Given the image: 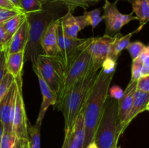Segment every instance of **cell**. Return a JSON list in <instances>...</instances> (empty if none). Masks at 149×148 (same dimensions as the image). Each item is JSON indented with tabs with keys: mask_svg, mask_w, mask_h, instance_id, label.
<instances>
[{
	"mask_svg": "<svg viewBox=\"0 0 149 148\" xmlns=\"http://www.w3.org/2000/svg\"><path fill=\"white\" fill-rule=\"evenodd\" d=\"M132 12L141 25H145L149 19V1L147 0H130Z\"/></svg>",
	"mask_w": 149,
	"mask_h": 148,
	"instance_id": "44dd1931",
	"label": "cell"
},
{
	"mask_svg": "<svg viewBox=\"0 0 149 148\" xmlns=\"http://www.w3.org/2000/svg\"><path fill=\"white\" fill-rule=\"evenodd\" d=\"M115 148H121V147H115Z\"/></svg>",
	"mask_w": 149,
	"mask_h": 148,
	"instance_id": "f6af8a7d",
	"label": "cell"
},
{
	"mask_svg": "<svg viewBox=\"0 0 149 148\" xmlns=\"http://www.w3.org/2000/svg\"><path fill=\"white\" fill-rule=\"evenodd\" d=\"M20 7L26 15L43 10V4L39 0H20Z\"/></svg>",
	"mask_w": 149,
	"mask_h": 148,
	"instance_id": "cb8c5ba5",
	"label": "cell"
},
{
	"mask_svg": "<svg viewBox=\"0 0 149 148\" xmlns=\"http://www.w3.org/2000/svg\"><path fill=\"white\" fill-rule=\"evenodd\" d=\"M143 26L144 25H141L138 29L135 30L134 31L130 32V33L127 34L126 36H122L121 33H116V37L114 41L112 44L110 52H109L108 57H110L112 59H113V60L117 61L119 55L122 53V51L126 49L128 45L130 44V39L132 36L134 35V33H138L142 29Z\"/></svg>",
	"mask_w": 149,
	"mask_h": 148,
	"instance_id": "d6986e66",
	"label": "cell"
},
{
	"mask_svg": "<svg viewBox=\"0 0 149 148\" xmlns=\"http://www.w3.org/2000/svg\"><path fill=\"white\" fill-rule=\"evenodd\" d=\"M85 148H97V145L95 144V141L93 140V142L89 143L88 145L86 146Z\"/></svg>",
	"mask_w": 149,
	"mask_h": 148,
	"instance_id": "b9f144b4",
	"label": "cell"
},
{
	"mask_svg": "<svg viewBox=\"0 0 149 148\" xmlns=\"http://www.w3.org/2000/svg\"><path fill=\"white\" fill-rule=\"evenodd\" d=\"M4 133V127H3V124L0 121V142H1V137H2V134Z\"/></svg>",
	"mask_w": 149,
	"mask_h": 148,
	"instance_id": "7bdbcfd3",
	"label": "cell"
},
{
	"mask_svg": "<svg viewBox=\"0 0 149 148\" xmlns=\"http://www.w3.org/2000/svg\"><path fill=\"white\" fill-rule=\"evenodd\" d=\"M15 82V78L10 73L7 72L0 81V101L5 96L11 86Z\"/></svg>",
	"mask_w": 149,
	"mask_h": 148,
	"instance_id": "4316f807",
	"label": "cell"
},
{
	"mask_svg": "<svg viewBox=\"0 0 149 148\" xmlns=\"http://www.w3.org/2000/svg\"><path fill=\"white\" fill-rule=\"evenodd\" d=\"M0 7H1V8L7 9V10H19L13 3L10 2L9 0H0ZM19 11H20V10H19Z\"/></svg>",
	"mask_w": 149,
	"mask_h": 148,
	"instance_id": "74e56055",
	"label": "cell"
},
{
	"mask_svg": "<svg viewBox=\"0 0 149 148\" xmlns=\"http://www.w3.org/2000/svg\"><path fill=\"white\" fill-rule=\"evenodd\" d=\"M60 20L63 33L71 38H77L79 32L89 26L84 15L75 17L73 15L72 12L68 10L66 14L61 17Z\"/></svg>",
	"mask_w": 149,
	"mask_h": 148,
	"instance_id": "4fadbf2b",
	"label": "cell"
},
{
	"mask_svg": "<svg viewBox=\"0 0 149 148\" xmlns=\"http://www.w3.org/2000/svg\"><path fill=\"white\" fill-rule=\"evenodd\" d=\"M77 7H81V8L87 9L90 5H94L96 3L99 1V0H73Z\"/></svg>",
	"mask_w": 149,
	"mask_h": 148,
	"instance_id": "d590c367",
	"label": "cell"
},
{
	"mask_svg": "<svg viewBox=\"0 0 149 148\" xmlns=\"http://www.w3.org/2000/svg\"><path fill=\"white\" fill-rule=\"evenodd\" d=\"M100 70L91 69L81 77L54 108L63 113L65 120V135L68 134L83 109L89 93L97 78Z\"/></svg>",
	"mask_w": 149,
	"mask_h": 148,
	"instance_id": "7a4b0ae2",
	"label": "cell"
},
{
	"mask_svg": "<svg viewBox=\"0 0 149 148\" xmlns=\"http://www.w3.org/2000/svg\"><path fill=\"white\" fill-rule=\"evenodd\" d=\"M28 145L29 148H40V128L28 123Z\"/></svg>",
	"mask_w": 149,
	"mask_h": 148,
	"instance_id": "603a6c76",
	"label": "cell"
},
{
	"mask_svg": "<svg viewBox=\"0 0 149 148\" xmlns=\"http://www.w3.org/2000/svg\"><path fill=\"white\" fill-rule=\"evenodd\" d=\"M147 1H149V0H147Z\"/></svg>",
	"mask_w": 149,
	"mask_h": 148,
	"instance_id": "7dc6e473",
	"label": "cell"
},
{
	"mask_svg": "<svg viewBox=\"0 0 149 148\" xmlns=\"http://www.w3.org/2000/svg\"><path fill=\"white\" fill-rule=\"evenodd\" d=\"M136 91V81H130L124 91L123 96L118 100V113L121 123L126 119L133 102L134 95Z\"/></svg>",
	"mask_w": 149,
	"mask_h": 148,
	"instance_id": "ac0fdd59",
	"label": "cell"
},
{
	"mask_svg": "<svg viewBox=\"0 0 149 148\" xmlns=\"http://www.w3.org/2000/svg\"><path fill=\"white\" fill-rule=\"evenodd\" d=\"M26 19H27L26 15L23 12H20L12 17L7 21L3 23V27L4 28L6 31L10 36H13L18 30V28L21 26V25L26 21Z\"/></svg>",
	"mask_w": 149,
	"mask_h": 148,
	"instance_id": "7402d4cb",
	"label": "cell"
},
{
	"mask_svg": "<svg viewBox=\"0 0 149 148\" xmlns=\"http://www.w3.org/2000/svg\"><path fill=\"white\" fill-rule=\"evenodd\" d=\"M17 140V136L14 132L4 131L0 142V148H13Z\"/></svg>",
	"mask_w": 149,
	"mask_h": 148,
	"instance_id": "484cf974",
	"label": "cell"
},
{
	"mask_svg": "<svg viewBox=\"0 0 149 148\" xmlns=\"http://www.w3.org/2000/svg\"><path fill=\"white\" fill-rule=\"evenodd\" d=\"M17 86L15 81L0 101V121L3 124L4 131H13V119L15 106Z\"/></svg>",
	"mask_w": 149,
	"mask_h": 148,
	"instance_id": "8fae6325",
	"label": "cell"
},
{
	"mask_svg": "<svg viewBox=\"0 0 149 148\" xmlns=\"http://www.w3.org/2000/svg\"><path fill=\"white\" fill-rule=\"evenodd\" d=\"M146 47V46L142 42L134 41L132 43H130V44L127 47V49L130 55L132 60H134L141 55V54L142 53Z\"/></svg>",
	"mask_w": 149,
	"mask_h": 148,
	"instance_id": "83f0119b",
	"label": "cell"
},
{
	"mask_svg": "<svg viewBox=\"0 0 149 148\" xmlns=\"http://www.w3.org/2000/svg\"><path fill=\"white\" fill-rule=\"evenodd\" d=\"M124 91L120 86L117 85H113L109 89V96L111 98H113L114 100H119L122 98L123 96Z\"/></svg>",
	"mask_w": 149,
	"mask_h": 148,
	"instance_id": "836d02e7",
	"label": "cell"
},
{
	"mask_svg": "<svg viewBox=\"0 0 149 148\" xmlns=\"http://www.w3.org/2000/svg\"><path fill=\"white\" fill-rule=\"evenodd\" d=\"M13 148H29L27 139H17Z\"/></svg>",
	"mask_w": 149,
	"mask_h": 148,
	"instance_id": "f35d334b",
	"label": "cell"
},
{
	"mask_svg": "<svg viewBox=\"0 0 149 148\" xmlns=\"http://www.w3.org/2000/svg\"><path fill=\"white\" fill-rule=\"evenodd\" d=\"M143 62L138 57L137 59L132 60V68H131V80L132 81H137L141 77Z\"/></svg>",
	"mask_w": 149,
	"mask_h": 148,
	"instance_id": "f1b7e54d",
	"label": "cell"
},
{
	"mask_svg": "<svg viewBox=\"0 0 149 148\" xmlns=\"http://www.w3.org/2000/svg\"><path fill=\"white\" fill-rule=\"evenodd\" d=\"M149 110V93L143 92L136 89L130 110L126 119L122 123L124 130L127 128L132 120L140 113Z\"/></svg>",
	"mask_w": 149,
	"mask_h": 148,
	"instance_id": "2e32d148",
	"label": "cell"
},
{
	"mask_svg": "<svg viewBox=\"0 0 149 148\" xmlns=\"http://www.w3.org/2000/svg\"><path fill=\"white\" fill-rule=\"evenodd\" d=\"M116 62L111 58L107 57L104 61H103V64H102L101 69L103 70V72L105 73H114L116 71Z\"/></svg>",
	"mask_w": 149,
	"mask_h": 148,
	"instance_id": "f546056e",
	"label": "cell"
},
{
	"mask_svg": "<svg viewBox=\"0 0 149 148\" xmlns=\"http://www.w3.org/2000/svg\"><path fill=\"white\" fill-rule=\"evenodd\" d=\"M118 113V100L108 96L94 136L97 148H115L124 133Z\"/></svg>",
	"mask_w": 149,
	"mask_h": 148,
	"instance_id": "3957f363",
	"label": "cell"
},
{
	"mask_svg": "<svg viewBox=\"0 0 149 148\" xmlns=\"http://www.w3.org/2000/svg\"><path fill=\"white\" fill-rule=\"evenodd\" d=\"M29 26L27 19L12 36L7 47V54L25 51L29 39Z\"/></svg>",
	"mask_w": 149,
	"mask_h": 148,
	"instance_id": "e0dca14e",
	"label": "cell"
},
{
	"mask_svg": "<svg viewBox=\"0 0 149 148\" xmlns=\"http://www.w3.org/2000/svg\"><path fill=\"white\" fill-rule=\"evenodd\" d=\"M83 15L85 17L89 26H91L93 29L98 26L99 23L103 20L100 9H95V10H91L90 12L84 11Z\"/></svg>",
	"mask_w": 149,
	"mask_h": 148,
	"instance_id": "d4e9b609",
	"label": "cell"
},
{
	"mask_svg": "<svg viewBox=\"0 0 149 148\" xmlns=\"http://www.w3.org/2000/svg\"><path fill=\"white\" fill-rule=\"evenodd\" d=\"M9 1H10V2L13 3V4H14V5L19 10H20V11L22 12L21 9H20V0H9Z\"/></svg>",
	"mask_w": 149,
	"mask_h": 148,
	"instance_id": "60d3db41",
	"label": "cell"
},
{
	"mask_svg": "<svg viewBox=\"0 0 149 148\" xmlns=\"http://www.w3.org/2000/svg\"><path fill=\"white\" fill-rule=\"evenodd\" d=\"M25 51L7 54L6 58V67L7 72L10 73L15 80L22 78Z\"/></svg>",
	"mask_w": 149,
	"mask_h": 148,
	"instance_id": "ffe728a7",
	"label": "cell"
},
{
	"mask_svg": "<svg viewBox=\"0 0 149 148\" xmlns=\"http://www.w3.org/2000/svg\"><path fill=\"white\" fill-rule=\"evenodd\" d=\"M60 18L52 22L47 26L42 36L41 39V46L43 55L47 56L59 55V48L58 44V27L60 24Z\"/></svg>",
	"mask_w": 149,
	"mask_h": 148,
	"instance_id": "5bb4252c",
	"label": "cell"
},
{
	"mask_svg": "<svg viewBox=\"0 0 149 148\" xmlns=\"http://www.w3.org/2000/svg\"><path fill=\"white\" fill-rule=\"evenodd\" d=\"M32 68H33V71H34L35 74H36L38 78L39 86H40L41 92H42V104H41L40 110H39L37 120H36V123L34 124L36 126L40 128L41 126H42V120H43V118H45V113H46L48 107L50 105L54 106L55 102H56L57 94L54 92L51 89L50 87L47 85V84L44 80L43 77L42 76L39 70H38V68H36V66L34 64H32Z\"/></svg>",
	"mask_w": 149,
	"mask_h": 148,
	"instance_id": "7c38bea8",
	"label": "cell"
},
{
	"mask_svg": "<svg viewBox=\"0 0 149 148\" xmlns=\"http://www.w3.org/2000/svg\"><path fill=\"white\" fill-rule=\"evenodd\" d=\"M57 12L52 10H43L26 15L29 22V39L25 49L24 61L31 60L36 64L38 57L43 55L41 39L47 26L57 20ZM60 18V17H59Z\"/></svg>",
	"mask_w": 149,
	"mask_h": 148,
	"instance_id": "277c9868",
	"label": "cell"
},
{
	"mask_svg": "<svg viewBox=\"0 0 149 148\" xmlns=\"http://www.w3.org/2000/svg\"><path fill=\"white\" fill-rule=\"evenodd\" d=\"M119 0H116L113 3L109 0H105L103 7V20L106 24V35L113 36L120 31L124 26L129 23L132 20H137L136 17L133 16V12L130 14H122L118 10L116 4Z\"/></svg>",
	"mask_w": 149,
	"mask_h": 148,
	"instance_id": "ba28073f",
	"label": "cell"
},
{
	"mask_svg": "<svg viewBox=\"0 0 149 148\" xmlns=\"http://www.w3.org/2000/svg\"><path fill=\"white\" fill-rule=\"evenodd\" d=\"M68 2H69V4H70V8L68 10H70V11H71V12L74 11V10L77 7V4L74 3V1H73V0H68Z\"/></svg>",
	"mask_w": 149,
	"mask_h": 148,
	"instance_id": "ab89813d",
	"label": "cell"
},
{
	"mask_svg": "<svg viewBox=\"0 0 149 148\" xmlns=\"http://www.w3.org/2000/svg\"><path fill=\"white\" fill-rule=\"evenodd\" d=\"M22 12L19 10H12L0 7V24H3L13 16L19 14Z\"/></svg>",
	"mask_w": 149,
	"mask_h": 148,
	"instance_id": "4dcf8cb0",
	"label": "cell"
},
{
	"mask_svg": "<svg viewBox=\"0 0 149 148\" xmlns=\"http://www.w3.org/2000/svg\"><path fill=\"white\" fill-rule=\"evenodd\" d=\"M34 65L47 85L58 94L65 74V68L62 59L59 56L40 55Z\"/></svg>",
	"mask_w": 149,
	"mask_h": 148,
	"instance_id": "8992f818",
	"label": "cell"
},
{
	"mask_svg": "<svg viewBox=\"0 0 149 148\" xmlns=\"http://www.w3.org/2000/svg\"><path fill=\"white\" fill-rule=\"evenodd\" d=\"M12 36H10L4 28L3 27L2 24H0V43L5 47H8L9 43L11 40Z\"/></svg>",
	"mask_w": 149,
	"mask_h": 148,
	"instance_id": "e575fe53",
	"label": "cell"
},
{
	"mask_svg": "<svg viewBox=\"0 0 149 148\" xmlns=\"http://www.w3.org/2000/svg\"><path fill=\"white\" fill-rule=\"evenodd\" d=\"M114 73H105L100 68L99 74L89 93L83 107L84 121V140L82 148L94 140L95 133L101 118L105 102L109 96V89Z\"/></svg>",
	"mask_w": 149,
	"mask_h": 148,
	"instance_id": "6da1fadb",
	"label": "cell"
},
{
	"mask_svg": "<svg viewBox=\"0 0 149 148\" xmlns=\"http://www.w3.org/2000/svg\"><path fill=\"white\" fill-rule=\"evenodd\" d=\"M17 86L15 106L13 119V131L15 133L17 139H27L28 137V121L25 109L24 101L22 92V78L15 80Z\"/></svg>",
	"mask_w": 149,
	"mask_h": 148,
	"instance_id": "9c48e42d",
	"label": "cell"
},
{
	"mask_svg": "<svg viewBox=\"0 0 149 148\" xmlns=\"http://www.w3.org/2000/svg\"><path fill=\"white\" fill-rule=\"evenodd\" d=\"M4 48H7V47H5V46H4L2 44H1V43H0V51L2 50V49H4Z\"/></svg>",
	"mask_w": 149,
	"mask_h": 148,
	"instance_id": "ee69618b",
	"label": "cell"
},
{
	"mask_svg": "<svg viewBox=\"0 0 149 148\" xmlns=\"http://www.w3.org/2000/svg\"><path fill=\"white\" fill-rule=\"evenodd\" d=\"M7 55V48L0 51V81H1L6 73H7L6 67V58Z\"/></svg>",
	"mask_w": 149,
	"mask_h": 148,
	"instance_id": "1f68e13d",
	"label": "cell"
},
{
	"mask_svg": "<svg viewBox=\"0 0 149 148\" xmlns=\"http://www.w3.org/2000/svg\"><path fill=\"white\" fill-rule=\"evenodd\" d=\"M136 89L143 92L149 93V75L141 76L136 81Z\"/></svg>",
	"mask_w": 149,
	"mask_h": 148,
	"instance_id": "d6a6232c",
	"label": "cell"
},
{
	"mask_svg": "<svg viewBox=\"0 0 149 148\" xmlns=\"http://www.w3.org/2000/svg\"><path fill=\"white\" fill-rule=\"evenodd\" d=\"M84 140V121L83 109L77 117L72 129L65 135L62 148H82Z\"/></svg>",
	"mask_w": 149,
	"mask_h": 148,
	"instance_id": "9a60e30c",
	"label": "cell"
},
{
	"mask_svg": "<svg viewBox=\"0 0 149 148\" xmlns=\"http://www.w3.org/2000/svg\"><path fill=\"white\" fill-rule=\"evenodd\" d=\"M116 37L106 35L100 37H92L88 46V50L91 56L93 68L95 71L100 70L103 61L108 57L111 47Z\"/></svg>",
	"mask_w": 149,
	"mask_h": 148,
	"instance_id": "30bf717a",
	"label": "cell"
},
{
	"mask_svg": "<svg viewBox=\"0 0 149 148\" xmlns=\"http://www.w3.org/2000/svg\"><path fill=\"white\" fill-rule=\"evenodd\" d=\"M99 1H100V0H99ZM125 1H130V0H125Z\"/></svg>",
	"mask_w": 149,
	"mask_h": 148,
	"instance_id": "bcb514c9",
	"label": "cell"
},
{
	"mask_svg": "<svg viewBox=\"0 0 149 148\" xmlns=\"http://www.w3.org/2000/svg\"><path fill=\"white\" fill-rule=\"evenodd\" d=\"M42 4L45 5H49V4H63L65 5L69 10L70 4L68 0H39Z\"/></svg>",
	"mask_w": 149,
	"mask_h": 148,
	"instance_id": "8d00e7d4",
	"label": "cell"
},
{
	"mask_svg": "<svg viewBox=\"0 0 149 148\" xmlns=\"http://www.w3.org/2000/svg\"><path fill=\"white\" fill-rule=\"evenodd\" d=\"M61 21V20H60ZM91 38L79 39L65 36L63 33L61 26L58 27V44L59 55L65 66V71L75 60L83 49L87 46Z\"/></svg>",
	"mask_w": 149,
	"mask_h": 148,
	"instance_id": "52a82bcc",
	"label": "cell"
},
{
	"mask_svg": "<svg viewBox=\"0 0 149 148\" xmlns=\"http://www.w3.org/2000/svg\"><path fill=\"white\" fill-rule=\"evenodd\" d=\"M90 42L65 71V77H64L60 91L57 94V101L54 107L61 102L64 96L69 91L73 86L81 77L84 76L90 70L93 69L91 56H90V54L88 50V46Z\"/></svg>",
	"mask_w": 149,
	"mask_h": 148,
	"instance_id": "5b68a950",
	"label": "cell"
}]
</instances>
